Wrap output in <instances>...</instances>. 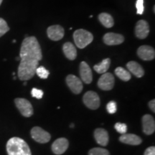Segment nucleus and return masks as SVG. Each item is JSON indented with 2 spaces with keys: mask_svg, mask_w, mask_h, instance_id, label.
<instances>
[{
  "mask_svg": "<svg viewBox=\"0 0 155 155\" xmlns=\"http://www.w3.org/2000/svg\"><path fill=\"white\" fill-rule=\"evenodd\" d=\"M150 33V26L147 21L139 20L135 27V35L139 39H145Z\"/></svg>",
  "mask_w": 155,
  "mask_h": 155,
  "instance_id": "nucleus-11",
  "label": "nucleus"
},
{
  "mask_svg": "<svg viewBox=\"0 0 155 155\" xmlns=\"http://www.w3.org/2000/svg\"><path fill=\"white\" fill-rule=\"evenodd\" d=\"M68 141L65 138H59L54 141L52 145V151L54 154L61 155L63 154L68 148Z\"/></svg>",
  "mask_w": 155,
  "mask_h": 155,
  "instance_id": "nucleus-14",
  "label": "nucleus"
},
{
  "mask_svg": "<svg viewBox=\"0 0 155 155\" xmlns=\"http://www.w3.org/2000/svg\"><path fill=\"white\" fill-rule=\"evenodd\" d=\"M98 19L100 22L106 28H111L114 26V21L111 15L108 13H101L98 15Z\"/></svg>",
  "mask_w": 155,
  "mask_h": 155,
  "instance_id": "nucleus-21",
  "label": "nucleus"
},
{
  "mask_svg": "<svg viewBox=\"0 0 155 155\" xmlns=\"http://www.w3.org/2000/svg\"><path fill=\"white\" fill-rule=\"evenodd\" d=\"M2 2H3V0H0V5H2Z\"/></svg>",
  "mask_w": 155,
  "mask_h": 155,
  "instance_id": "nucleus-33",
  "label": "nucleus"
},
{
  "mask_svg": "<svg viewBox=\"0 0 155 155\" xmlns=\"http://www.w3.org/2000/svg\"><path fill=\"white\" fill-rule=\"evenodd\" d=\"M63 53L68 59L73 61L77 57L76 48L71 42H65L63 46Z\"/></svg>",
  "mask_w": 155,
  "mask_h": 155,
  "instance_id": "nucleus-20",
  "label": "nucleus"
},
{
  "mask_svg": "<svg viewBox=\"0 0 155 155\" xmlns=\"http://www.w3.org/2000/svg\"><path fill=\"white\" fill-rule=\"evenodd\" d=\"M137 55L143 61H152L154 59L155 51L152 47L149 45H142L137 50Z\"/></svg>",
  "mask_w": 155,
  "mask_h": 155,
  "instance_id": "nucleus-12",
  "label": "nucleus"
},
{
  "mask_svg": "<svg viewBox=\"0 0 155 155\" xmlns=\"http://www.w3.org/2000/svg\"><path fill=\"white\" fill-rule=\"evenodd\" d=\"M106 110H107L108 114H115L116 111H117V105H116V103L115 101H114L108 102L107 105H106Z\"/></svg>",
  "mask_w": 155,
  "mask_h": 155,
  "instance_id": "nucleus-27",
  "label": "nucleus"
},
{
  "mask_svg": "<svg viewBox=\"0 0 155 155\" xmlns=\"http://www.w3.org/2000/svg\"><path fill=\"white\" fill-rule=\"evenodd\" d=\"M38 65L39 61L36 60L20 59L17 72L19 78L24 81L30 80L35 75Z\"/></svg>",
  "mask_w": 155,
  "mask_h": 155,
  "instance_id": "nucleus-2",
  "label": "nucleus"
},
{
  "mask_svg": "<svg viewBox=\"0 0 155 155\" xmlns=\"http://www.w3.org/2000/svg\"><path fill=\"white\" fill-rule=\"evenodd\" d=\"M144 155H155V147H150L145 150Z\"/></svg>",
  "mask_w": 155,
  "mask_h": 155,
  "instance_id": "nucleus-31",
  "label": "nucleus"
},
{
  "mask_svg": "<svg viewBox=\"0 0 155 155\" xmlns=\"http://www.w3.org/2000/svg\"><path fill=\"white\" fill-rule=\"evenodd\" d=\"M119 141L124 144L130 145H139L141 143V139L139 136L133 134H124L119 137Z\"/></svg>",
  "mask_w": 155,
  "mask_h": 155,
  "instance_id": "nucleus-18",
  "label": "nucleus"
},
{
  "mask_svg": "<svg viewBox=\"0 0 155 155\" xmlns=\"http://www.w3.org/2000/svg\"><path fill=\"white\" fill-rule=\"evenodd\" d=\"M149 106H150V109L154 113L155 112V100L154 99H153L151 101H150V103H149Z\"/></svg>",
  "mask_w": 155,
  "mask_h": 155,
  "instance_id": "nucleus-32",
  "label": "nucleus"
},
{
  "mask_svg": "<svg viewBox=\"0 0 155 155\" xmlns=\"http://www.w3.org/2000/svg\"><path fill=\"white\" fill-rule=\"evenodd\" d=\"M66 83L73 94H79L83 90V83L80 78L74 75H68L66 78Z\"/></svg>",
  "mask_w": 155,
  "mask_h": 155,
  "instance_id": "nucleus-9",
  "label": "nucleus"
},
{
  "mask_svg": "<svg viewBox=\"0 0 155 155\" xmlns=\"http://www.w3.org/2000/svg\"><path fill=\"white\" fill-rule=\"evenodd\" d=\"M19 58L20 59L41 61L42 58V50L35 37H27L24 39L21 45Z\"/></svg>",
  "mask_w": 155,
  "mask_h": 155,
  "instance_id": "nucleus-1",
  "label": "nucleus"
},
{
  "mask_svg": "<svg viewBox=\"0 0 155 155\" xmlns=\"http://www.w3.org/2000/svg\"><path fill=\"white\" fill-rule=\"evenodd\" d=\"M143 131L147 135H150L154 132L155 121L154 119L150 114H146L142 117Z\"/></svg>",
  "mask_w": 155,
  "mask_h": 155,
  "instance_id": "nucleus-16",
  "label": "nucleus"
},
{
  "mask_svg": "<svg viewBox=\"0 0 155 155\" xmlns=\"http://www.w3.org/2000/svg\"><path fill=\"white\" fill-rule=\"evenodd\" d=\"M35 74L38 75L40 78L46 79L48 78V76H49L50 72L45 68H44L43 66H40L38 67V68L36 69Z\"/></svg>",
  "mask_w": 155,
  "mask_h": 155,
  "instance_id": "nucleus-25",
  "label": "nucleus"
},
{
  "mask_svg": "<svg viewBox=\"0 0 155 155\" xmlns=\"http://www.w3.org/2000/svg\"><path fill=\"white\" fill-rule=\"evenodd\" d=\"M9 30V28L5 19L0 17V38L7 33Z\"/></svg>",
  "mask_w": 155,
  "mask_h": 155,
  "instance_id": "nucleus-26",
  "label": "nucleus"
},
{
  "mask_svg": "<svg viewBox=\"0 0 155 155\" xmlns=\"http://www.w3.org/2000/svg\"><path fill=\"white\" fill-rule=\"evenodd\" d=\"M71 128L74 127V125H73V124H71Z\"/></svg>",
  "mask_w": 155,
  "mask_h": 155,
  "instance_id": "nucleus-34",
  "label": "nucleus"
},
{
  "mask_svg": "<svg viewBox=\"0 0 155 155\" xmlns=\"http://www.w3.org/2000/svg\"><path fill=\"white\" fill-rule=\"evenodd\" d=\"M80 75L81 80L86 84H89L93 81V74L91 68L86 62L83 61L80 64Z\"/></svg>",
  "mask_w": 155,
  "mask_h": 155,
  "instance_id": "nucleus-13",
  "label": "nucleus"
},
{
  "mask_svg": "<svg viewBox=\"0 0 155 155\" xmlns=\"http://www.w3.org/2000/svg\"><path fill=\"white\" fill-rule=\"evenodd\" d=\"M110 65H111V60L110 58H106V59L103 60L99 64H97L94 66V69L95 71L100 74H104L106 73L109 68Z\"/></svg>",
  "mask_w": 155,
  "mask_h": 155,
  "instance_id": "nucleus-22",
  "label": "nucleus"
},
{
  "mask_svg": "<svg viewBox=\"0 0 155 155\" xmlns=\"http://www.w3.org/2000/svg\"><path fill=\"white\" fill-rule=\"evenodd\" d=\"M8 155H32L26 141L19 137H12L7 143Z\"/></svg>",
  "mask_w": 155,
  "mask_h": 155,
  "instance_id": "nucleus-3",
  "label": "nucleus"
},
{
  "mask_svg": "<svg viewBox=\"0 0 155 155\" xmlns=\"http://www.w3.org/2000/svg\"><path fill=\"white\" fill-rule=\"evenodd\" d=\"M24 85H25H25H27V82H26V81H25V82H24Z\"/></svg>",
  "mask_w": 155,
  "mask_h": 155,
  "instance_id": "nucleus-35",
  "label": "nucleus"
},
{
  "mask_svg": "<svg viewBox=\"0 0 155 155\" xmlns=\"http://www.w3.org/2000/svg\"><path fill=\"white\" fill-rule=\"evenodd\" d=\"M103 40H104V43L107 45H117L124 42V38L120 34L108 32L104 36Z\"/></svg>",
  "mask_w": 155,
  "mask_h": 155,
  "instance_id": "nucleus-15",
  "label": "nucleus"
},
{
  "mask_svg": "<svg viewBox=\"0 0 155 155\" xmlns=\"http://www.w3.org/2000/svg\"><path fill=\"white\" fill-rule=\"evenodd\" d=\"M94 137L96 142L101 146L106 147L108 143V132L104 129L98 128L94 131Z\"/></svg>",
  "mask_w": 155,
  "mask_h": 155,
  "instance_id": "nucleus-17",
  "label": "nucleus"
},
{
  "mask_svg": "<svg viewBox=\"0 0 155 155\" xmlns=\"http://www.w3.org/2000/svg\"><path fill=\"white\" fill-rule=\"evenodd\" d=\"M83 101L87 107L92 110H96L100 106L99 96L94 91L86 92L83 96Z\"/></svg>",
  "mask_w": 155,
  "mask_h": 155,
  "instance_id": "nucleus-6",
  "label": "nucleus"
},
{
  "mask_svg": "<svg viewBox=\"0 0 155 155\" xmlns=\"http://www.w3.org/2000/svg\"><path fill=\"white\" fill-rule=\"evenodd\" d=\"M31 137L40 144H45L50 140V134L48 131H45L42 128L39 127H35L31 130Z\"/></svg>",
  "mask_w": 155,
  "mask_h": 155,
  "instance_id": "nucleus-7",
  "label": "nucleus"
},
{
  "mask_svg": "<svg viewBox=\"0 0 155 155\" xmlns=\"http://www.w3.org/2000/svg\"><path fill=\"white\" fill-rule=\"evenodd\" d=\"M136 8H137V13L138 15H142L144 11V0H137L136 2Z\"/></svg>",
  "mask_w": 155,
  "mask_h": 155,
  "instance_id": "nucleus-29",
  "label": "nucleus"
},
{
  "mask_svg": "<svg viewBox=\"0 0 155 155\" xmlns=\"http://www.w3.org/2000/svg\"><path fill=\"white\" fill-rule=\"evenodd\" d=\"M17 108L25 117H30L33 114V108L28 100L25 98H17L15 100Z\"/></svg>",
  "mask_w": 155,
  "mask_h": 155,
  "instance_id": "nucleus-5",
  "label": "nucleus"
},
{
  "mask_svg": "<svg viewBox=\"0 0 155 155\" xmlns=\"http://www.w3.org/2000/svg\"><path fill=\"white\" fill-rule=\"evenodd\" d=\"M114 128L117 131V132L121 134H126L127 131V126L124 123H116L114 126Z\"/></svg>",
  "mask_w": 155,
  "mask_h": 155,
  "instance_id": "nucleus-28",
  "label": "nucleus"
},
{
  "mask_svg": "<svg viewBox=\"0 0 155 155\" xmlns=\"http://www.w3.org/2000/svg\"><path fill=\"white\" fill-rule=\"evenodd\" d=\"M114 75L110 73H104L98 81V88L103 91H110L114 88Z\"/></svg>",
  "mask_w": 155,
  "mask_h": 155,
  "instance_id": "nucleus-8",
  "label": "nucleus"
},
{
  "mask_svg": "<svg viewBox=\"0 0 155 155\" xmlns=\"http://www.w3.org/2000/svg\"><path fill=\"white\" fill-rule=\"evenodd\" d=\"M31 95H32V96L34 97V98H38V99H41L42 96H43L44 93L42 90H40V89L33 88L32 89V91H31Z\"/></svg>",
  "mask_w": 155,
  "mask_h": 155,
  "instance_id": "nucleus-30",
  "label": "nucleus"
},
{
  "mask_svg": "<svg viewBox=\"0 0 155 155\" xmlns=\"http://www.w3.org/2000/svg\"><path fill=\"white\" fill-rule=\"evenodd\" d=\"M47 35L49 39L53 41H58L64 37L65 30L61 25H53L48 28Z\"/></svg>",
  "mask_w": 155,
  "mask_h": 155,
  "instance_id": "nucleus-10",
  "label": "nucleus"
},
{
  "mask_svg": "<svg viewBox=\"0 0 155 155\" xmlns=\"http://www.w3.org/2000/svg\"><path fill=\"white\" fill-rule=\"evenodd\" d=\"M75 45L80 49L85 48L94 40V35L90 32L83 29L75 30L73 33Z\"/></svg>",
  "mask_w": 155,
  "mask_h": 155,
  "instance_id": "nucleus-4",
  "label": "nucleus"
},
{
  "mask_svg": "<svg viewBox=\"0 0 155 155\" xmlns=\"http://www.w3.org/2000/svg\"><path fill=\"white\" fill-rule=\"evenodd\" d=\"M127 67L129 71V73H131L137 78H141L144 76V71L142 67L138 63L135 61H130L127 64Z\"/></svg>",
  "mask_w": 155,
  "mask_h": 155,
  "instance_id": "nucleus-19",
  "label": "nucleus"
},
{
  "mask_svg": "<svg viewBox=\"0 0 155 155\" xmlns=\"http://www.w3.org/2000/svg\"><path fill=\"white\" fill-rule=\"evenodd\" d=\"M115 74L117 75L118 78H119L121 81H128L131 79V73L129 71L121 67L116 68L115 70Z\"/></svg>",
  "mask_w": 155,
  "mask_h": 155,
  "instance_id": "nucleus-23",
  "label": "nucleus"
},
{
  "mask_svg": "<svg viewBox=\"0 0 155 155\" xmlns=\"http://www.w3.org/2000/svg\"><path fill=\"white\" fill-rule=\"evenodd\" d=\"M88 155H110V153L105 149L96 147L89 151Z\"/></svg>",
  "mask_w": 155,
  "mask_h": 155,
  "instance_id": "nucleus-24",
  "label": "nucleus"
}]
</instances>
